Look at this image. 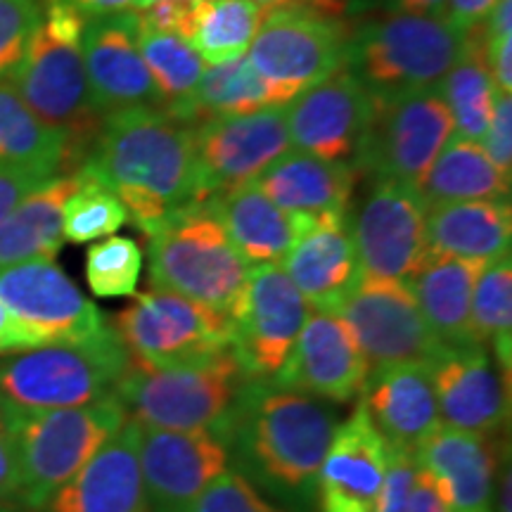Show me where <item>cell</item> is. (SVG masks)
Wrapping results in <instances>:
<instances>
[{"instance_id":"23","label":"cell","mask_w":512,"mask_h":512,"mask_svg":"<svg viewBox=\"0 0 512 512\" xmlns=\"http://www.w3.org/2000/svg\"><path fill=\"white\" fill-rule=\"evenodd\" d=\"M389 465V446L358 403L337 427L320 467L318 512H373Z\"/></svg>"},{"instance_id":"14","label":"cell","mask_w":512,"mask_h":512,"mask_svg":"<svg viewBox=\"0 0 512 512\" xmlns=\"http://www.w3.org/2000/svg\"><path fill=\"white\" fill-rule=\"evenodd\" d=\"M197 190L195 202L254 181L266 166L292 150L285 105L219 117L192 126Z\"/></svg>"},{"instance_id":"5","label":"cell","mask_w":512,"mask_h":512,"mask_svg":"<svg viewBox=\"0 0 512 512\" xmlns=\"http://www.w3.org/2000/svg\"><path fill=\"white\" fill-rule=\"evenodd\" d=\"M131 368L117 330L29 349L0 363V406L8 411H55L107 399Z\"/></svg>"},{"instance_id":"19","label":"cell","mask_w":512,"mask_h":512,"mask_svg":"<svg viewBox=\"0 0 512 512\" xmlns=\"http://www.w3.org/2000/svg\"><path fill=\"white\" fill-rule=\"evenodd\" d=\"M441 425L503 437L510 422V373L498 366L489 349H444L430 363Z\"/></svg>"},{"instance_id":"41","label":"cell","mask_w":512,"mask_h":512,"mask_svg":"<svg viewBox=\"0 0 512 512\" xmlns=\"http://www.w3.org/2000/svg\"><path fill=\"white\" fill-rule=\"evenodd\" d=\"M41 17L43 0H0V81L15 74Z\"/></svg>"},{"instance_id":"45","label":"cell","mask_w":512,"mask_h":512,"mask_svg":"<svg viewBox=\"0 0 512 512\" xmlns=\"http://www.w3.org/2000/svg\"><path fill=\"white\" fill-rule=\"evenodd\" d=\"M19 456L8 413L0 408V503H19Z\"/></svg>"},{"instance_id":"7","label":"cell","mask_w":512,"mask_h":512,"mask_svg":"<svg viewBox=\"0 0 512 512\" xmlns=\"http://www.w3.org/2000/svg\"><path fill=\"white\" fill-rule=\"evenodd\" d=\"M3 411L15 432L19 505L27 510H41L128 420L117 396L55 411Z\"/></svg>"},{"instance_id":"38","label":"cell","mask_w":512,"mask_h":512,"mask_svg":"<svg viewBox=\"0 0 512 512\" xmlns=\"http://www.w3.org/2000/svg\"><path fill=\"white\" fill-rule=\"evenodd\" d=\"M472 344L491 351L505 373L512 366V261L510 254L489 261L477 278L470 304Z\"/></svg>"},{"instance_id":"58","label":"cell","mask_w":512,"mask_h":512,"mask_svg":"<svg viewBox=\"0 0 512 512\" xmlns=\"http://www.w3.org/2000/svg\"><path fill=\"white\" fill-rule=\"evenodd\" d=\"M0 512H24V510H19V508H12V505H5V503H0Z\"/></svg>"},{"instance_id":"2","label":"cell","mask_w":512,"mask_h":512,"mask_svg":"<svg viewBox=\"0 0 512 512\" xmlns=\"http://www.w3.org/2000/svg\"><path fill=\"white\" fill-rule=\"evenodd\" d=\"M79 174L119 197L128 219L147 233L171 211L195 204L192 126L162 110H128L102 119Z\"/></svg>"},{"instance_id":"26","label":"cell","mask_w":512,"mask_h":512,"mask_svg":"<svg viewBox=\"0 0 512 512\" xmlns=\"http://www.w3.org/2000/svg\"><path fill=\"white\" fill-rule=\"evenodd\" d=\"M358 396L389 448L413 453L441 425L430 366L370 370Z\"/></svg>"},{"instance_id":"32","label":"cell","mask_w":512,"mask_h":512,"mask_svg":"<svg viewBox=\"0 0 512 512\" xmlns=\"http://www.w3.org/2000/svg\"><path fill=\"white\" fill-rule=\"evenodd\" d=\"M74 157L62 131L41 121L8 81H0V169L57 176Z\"/></svg>"},{"instance_id":"53","label":"cell","mask_w":512,"mask_h":512,"mask_svg":"<svg viewBox=\"0 0 512 512\" xmlns=\"http://www.w3.org/2000/svg\"><path fill=\"white\" fill-rule=\"evenodd\" d=\"M57 3L69 5V8L79 10L81 15H114V12L138 10V0H57Z\"/></svg>"},{"instance_id":"28","label":"cell","mask_w":512,"mask_h":512,"mask_svg":"<svg viewBox=\"0 0 512 512\" xmlns=\"http://www.w3.org/2000/svg\"><path fill=\"white\" fill-rule=\"evenodd\" d=\"M356 169L347 162H330L290 150L254 178L264 195L290 214H330L349 211L356 188Z\"/></svg>"},{"instance_id":"16","label":"cell","mask_w":512,"mask_h":512,"mask_svg":"<svg viewBox=\"0 0 512 512\" xmlns=\"http://www.w3.org/2000/svg\"><path fill=\"white\" fill-rule=\"evenodd\" d=\"M138 10L86 17L81 57L102 119L128 110H162L157 86L138 48Z\"/></svg>"},{"instance_id":"48","label":"cell","mask_w":512,"mask_h":512,"mask_svg":"<svg viewBox=\"0 0 512 512\" xmlns=\"http://www.w3.org/2000/svg\"><path fill=\"white\" fill-rule=\"evenodd\" d=\"M185 12H188V3H181V0H162V3H152L147 8L138 10V17L140 24L147 29L181 36Z\"/></svg>"},{"instance_id":"37","label":"cell","mask_w":512,"mask_h":512,"mask_svg":"<svg viewBox=\"0 0 512 512\" xmlns=\"http://www.w3.org/2000/svg\"><path fill=\"white\" fill-rule=\"evenodd\" d=\"M138 48L157 86L162 112L181 121L207 64L183 36L147 29L143 24L138 27Z\"/></svg>"},{"instance_id":"40","label":"cell","mask_w":512,"mask_h":512,"mask_svg":"<svg viewBox=\"0 0 512 512\" xmlns=\"http://www.w3.org/2000/svg\"><path fill=\"white\" fill-rule=\"evenodd\" d=\"M143 273V252L131 238H105L88 247L86 278L95 297H131Z\"/></svg>"},{"instance_id":"33","label":"cell","mask_w":512,"mask_h":512,"mask_svg":"<svg viewBox=\"0 0 512 512\" xmlns=\"http://www.w3.org/2000/svg\"><path fill=\"white\" fill-rule=\"evenodd\" d=\"M430 204L470 200H510V176L496 169L482 143L453 133L418 185Z\"/></svg>"},{"instance_id":"52","label":"cell","mask_w":512,"mask_h":512,"mask_svg":"<svg viewBox=\"0 0 512 512\" xmlns=\"http://www.w3.org/2000/svg\"><path fill=\"white\" fill-rule=\"evenodd\" d=\"M510 27H512V0H498L482 22L484 41L491 43V41H498V38L510 36Z\"/></svg>"},{"instance_id":"35","label":"cell","mask_w":512,"mask_h":512,"mask_svg":"<svg viewBox=\"0 0 512 512\" xmlns=\"http://www.w3.org/2000/svg\"><path fill=\"white\" fill-rule=\"evenodd\" d=\"M453 117V133L460 138L482 143L494 110V79L486 60V41L482 24L465 31L460 57L439 83Z\"/></svg>"},{"instance_id":"29","label":"cell","mask_w":512,"mask_h":512,"mask_svg":"<svg viewBox=\"0 0 512 512\" xmlns=\"http://www.w3.org/2000/svg\"><path fill=\"white\" fill-rule=\"evenodd\" d=\"M427 256L494 261L510 254V200L430 204L425 216Z\"/></svg>"},{"instance_id":"20","label":"cell","mask_w":512,"mask_h":512,"mask_svg":"<svg viewBox=\"0 0 512 512\" xmlns=\"http://www.w3.org/2000/svg\"><path fill=\"white\" fill-rule=\"evenodd\" d=\"M370 107L373 98L366 88L347 69H339L285 105L292 150L351 164L366 133Z\"/></svg>"},{"instance_id":"31","label":"cell","mask_w":512,"mask_h":512,"mask_svg":"<svg viewBox=\"0 0 512 512\" xmlns=\"http://www.w3.org/2000/svg\"><path fill=\"white\" fill-rule=\"evenodd\" d=\"M83 176H53L0 221V271L31 259L53 261L62 249V211Z\"/></svg>"},{"instance_id":"1","label":"cell","mask_w":512,"mask_h":512,"mask_svg":"<svg viewBox=\"0 0 512 512\" xmlns=\"http://www.w3.org/2000/svg\"><path fill=\"white\" fill-rule=\"evenodd\" d=\"M339 427L330 401L249 380L216 425L228 467L285 512H318L320 467Z\"/></svg>"},{"instance_id":"10","label":"cell","mask_w":512,"mask_h":512,"mask_svg":"<svg viewBox=\"0 0 512 512\" xmlns=\"http://www.w3.org/2000/svg\"><path fill=\"white\" fill-rule=\"evenodd\" d=\"M451 136L453 117L441 86L380 95L373 98L366 133L351 166L368 181L387 178L418 188Z\"/></svg>"},{"instance_id":"44","label":"cell","mask_w":512,"mask_h":512,"mask_svg":"<svg viewBox=\"0 0 512 512\" xmlns=\"http://www.w3.org/2000/svg\"><path fill=\"white\" fill-rule=\"evenodd\" d=\"M484 152L489 155L496 169L512 174V98L510 93H494V110L482 138Z\"/></svg>"},{"instance_id":"54","label":"cell","mask_w":512,"mask_h":512,"mask_svg":"<svg viewBox=\"0 0 512 512\" xmlns=\"http://www.w3.org/2000/svg\"><path fill=\"white\" fill-rule=\"evenodd\" d=\"M413 512H448L446 505L441 503V498L434 491V486L427 482L425 475L415 479V491H413Z\"/></svg>"},{"instance_id":"46","label":"cell","mask_w":512,"mask_h":512,"mask_svg":"<svg viewBox=\"0 0 512 512\" xmlns=\"http://www.w3.org/2000/svg\"><path fill=\"white\" fill-rule=\"evenodd\" d=\"M342 15L363 12H418V15H444L446 0H337Z\"/></svg>"},{"instance_id":"42","label":"cell","mask_w":512,"mask_h":512,"mask_svg":"<svg viewBox=\"0 0 512 512\" xmlns=\"http://www.w3.org/2000/svg\"><path fill=\"white\" fill-rule=\"evenodd\" d=\"M190 512H285L228 467L211 482Z\"/></svg>"},{"instance_id":"24","label":"cell","mask_w":512,"mask_h":512,"mask_svg":"<svg viewBox=\"0 0 512 512\" xmlns=\"http://www.w3.org/2000/svg\"><path fill=\"white\" fill-rule=\"evenodd\" d=\"M46 512H150L138 460V422L121 430L43 505Z\"/></svg>"},{"instance_id":"15","label":"cell","mask_w":512,"mask_h":512,"mask_svg":"<svg viewBox=\"0 0 512 512\" xmlns=\"http://www.w3.org/2000/svg\"><path fill=\"white\" fill-rule=\"evenodd\" d=\"M313 306L280 264L254 266L233 318V351L252 380H273L290 356Z\"/></svg>"},{"instance_id":"17","label":"cell","mask_w":512,"mask_h":512,"mask_svg":"<svg viewBox=\"0 0 512 512\" xmlns=\"http://www.w3.org/2000/svg\"><path fill=\"white\" fill-rule=\"evenodd\" d=\"M138 460L150 512H190L202 491L228 470L216 427L178 432L138 425Z\"/></svg>"},{"instance_id":"47","label":"cell","mask_w":512,"mask_h":512,"mask_svg":"<svg viewBox=\"0 0 512 512\" xmlns=\"http://www.w3.org/2000/svg\"><path fill=\"white\" fill-rule=\"evenodd\" d=\"M46 181H50V178L24 174V171L0 169V221H3L24 197L41 188Z\"/></svg>"},{"instance_id":"6","label":"cell","mask_w":512,"mask_h":512,"mask_svg":"<svg viewBox=\"0 0 512 512\" xmlns=\"http://www.w3.org/2000/svg\"><path fill=\"white\" fill-rule=\"evenodd\" d=\"M465 34L444 15L380 12L351 27L344 69L373 98L439 86Z\"/></svg>"},{"instance_id":"34","label":"cell","mask_w":512,"mask_h":512,"mask_svg":"<svg viewBox=\"0 0 512 512\" xmlns=\"http://www.w3.org/2000/svg\"><path fill=\"white\" fill-rule=\"evenodd\" d=\"M264 12L254 0H190L181 36L204 64L238 60L252 46Z\"/></svg>"},{"instance_id":"27","label":"cell","mask_w":512,"mask_h":512,"mask_svg":"<svg viewBox=\"0 0 512 512\" xmlns=\"http://www.w3.org/2000/svg\"><path fill=\"white\" fill-rule=\"evenodd\" d=\"M207 202L219 216L233 247L252 268L280 264L287 249L313 219L280 209L252 181L221 192Z\"/></svg>"},{"instance_id":"51","label":"cell","mask_w":512,"mask_h":512,"mask_svg":"<svg viewBox=\"0 0 512 512\" xmlns=\"http://www.w3.org/2000/svg\"><path fill=\"white\" fill-rule=\"evenodd\" d=\"M486 60H489L491 79H494L496 91H512V36L498 38V41L486 43Z\"/></svg>"},{"instance_id":"57","label":"cell","mask_w":512,"mask_h":512,"mask_svg":"<svg viewBox=\"0 0 512 512\" xmlns=\"http://www.w3.org/2000/svg\"><path fill=\"white\" fill-rule=\"evenodd\" d=\"M152 3H162V0H138V10H143V8H147V5H152ZM181 3H190V0H181Z\"/></svg>"},{"instance_id":"50","label":"cell","mask_w":512,"mask_h":512,"mask_svg":"<svg viewBox=\"0 0 512 512\" xmlns=\"http://www.w3.org/2000/svg\"><path fill=\"white\" fill-rule=\"evenodd\" d=\"M496 3L498 0H446L444 17L465 34L479 27Z\"/></svg>"},{"instance_id":"18","label":"cell","mask_w":512,"mask_h":512,"mask_svg":"<svg viewBox=\"0 0 512 512\" xmlns=\"http://www.w3.org/2000/svg\"><path fill=\"white\" fill-rule=\"evenodd\" d=\"M0 302L22 320L43 347L91 337L105 316L50 259H31L0 271Z\"/></svg>"},{"instance_id":"25","label":"cell","mask_w":512,"mask_h":512,"mask_svg":"<svg viewBox=\"0 0 512 512\" xmlns=\"http://www.w3.org/2000/svg\"><path fill=\"white\" fill-rule=\"evenodd\" d=\"M280 266L313 311L332 313L361 275L347 226V211L313 216L287 249Z\"/></svg>"},{"instance_id":"9","label":"cell","mask_w":512,"mask_h":512,"mask_svg":"<svg viewBox=\"0 0 512 512\" xmlns=\"http://www.w3.org/2000/svg\"><path fill=\"white\" fill-rule=\"evenodd\" d=\"M351 24L306 5L264 12L247 50L256 74L266 81L273 105H287L294 95L344 69Z\"/></svg>"},{"instance_id":"39","label":"cell","mask_w":512,"mask_h":512,"mask_svg":"<svg viewBox=\"0 0 512 512\" xmlns=\"http://www.w3.org/2000/svg\"><path fill=\"white\" fill-rule=\"evenodd\" d=\"M128 221L119 197L100 183L83 176L79 190L69 197L62 211V238L74 245L100 240L112 235Z\"/></svg>"},{"instance_id":"22","label":"cell","mask_w":512,"mask_h":512,"mask_svg":"<svg viewBox=\"0 0 512 512\" xmlns=\"http://www.w3.org/2000/svg\"><path fill=\"white\" fill-rule=\"evenodd\" d=\"M505 439L439 425L413 451L415 467L448 512H494L498 456Z\"/></svg>"},{"instance_id":"8","label":"cell","mask_w":512,"mask_h":512,"mask_svg":"<svg viewBox=\"0 0 512 512\" xmlns=\"http://www.w3.org/2000/svg\"><path fill=\"white\" fill-rule=\"evenodd\" d=\"M252 380L233 351L190 368L152 370L131 361L114 396L138 425L159 430H214Z\"/></svg>"},{"instance_id":"30","label":"cell","mask_w":512,"mask_h":512,"mask_svg":"<svg viewBox=\"0 0 512 512\" xmlns=\"http://www.w3.org/2000/svg\"><path fill=\"white\" fill-rule=\"evenodd\" d=\"M489 261L458 256H427L408 280L422 318L448 349L470 347V304L477 278Z\"/></svg>"},{"instance_id":"49","label":"cell","mask_w":512,"mask_h":512,"mask_svg":"<svg viewBox=\"0 0 512 512\" xmlns=\"http://www.w3.org/2000/svg\"><path fill=\"white\" fill-rule=\"evenodd\" d=\"M38 347H43L41 339L0 302V351H29Z\"/></svg>"},{"instance_id":"36","label":"cell","mask_w":512,"mask_h":512,"mask_svg":"<svg viewBox=\"0 0 512 512\" xmlns=\"http://www.w3.org/2000/svg\"><path fill=\"white\" fill-rule=\"evenodd\" d=\"M268 105H273L271 91L245 55L204 67L181 124L197 126L202 121L247 114Z\"/></svg>"},{"instance_id":"43","label":"cell","mask_w":512,"mask_h":512,"mask_svg":"<svg viewBox=\"0 0 512 512\" xmlns=\"http://www.w3.org/2000/svg\"><path fill=\"white\" fill-rule=\"evenodd\" d=\"M418 467L411 451L389 448V465L373 512H413Z\"/></svg>"},{"instance_id":"4","label":"cell","mask_w":512,"mask_h":512,"mask_svg":"<svg viewBox=\"0 0 512 512\" xmlns=\"http://www.w3.org/2000/svg\"><path fill=\"white\" fill-rule=\"evenodd\" d=\"M86 15L57 0H43V17L8 83L29 110L62 131L72 152H86L102 117L95 110L81 57Z\"/></svg>"},{"instance_id":"12","label":"cell","mask_w":512,"mask_h":512,"mask_svg":"<svg viewBox=\"0 0 512 512\" xmlns=\"http://www.w3.org/2000/svg\"><path fill=\"white\" fill-rule=\"evenodd\" d=\"M332 313L347 325L370 370L411 363L430 366L446 349L403 280L358 275Z\"/></svg>"},{"instance_id":"11","label":"cell","mask_w":512,"mask_h":512,"mask_svg":"<svg viewBox=\"0 0 512 512\" xmlns=\"http://www.w3.org/2000/svg\"><path fill=\"white\" fill-rule=\"evenodd\" d=\"M112 328L131 361L152 370L202 366L233 344V320L166 290L138 294Z\"/></svg>"},{"instance_id":"13","label":"cell","mask_w":512,"mask_h":512,"mask_svg":"<svg viewBox=\"0 0 512 512\" xmlns=\"http://www.w3.org/2000/svg\"><path fill=\"white\" fill-rule=\"evenodd\" d=\"M427 204L415 185L377 178L347 211L358 271L370 278L408 280L427 261Z\"/></svg>"},{"instance_id":"55","label":"cell","mask_w":512,"mask_h":512,"mask_svg":"<svg viewBox=\"0 0 512 512\" xmlns=\"http://www.w3.org/2000/svg\"><path fill=\"white\" fill-rule=\"evenodd\" d=\"M306 8L328 12V15H335V17H342L337 0H309V3H306Z\"/></svg>"},{"instance_id":"56","label":"cell","mask_w":512,"mask_h":512,"mask_svg":"<svg viewBox=\"0 0 512 512\" xmlns=\"http://www.w3.org/2000/svg\"><path fill=\"white\" fill-rule=\"evenodd\" d=\"M256 5H261L264 10H273V8H290V5H306L309 0H254Z\"/></svg>"},{"instance_id":"21","label":"cell","mask_w":512,"mask_h":512,"mask_svg":"<svg viewBox=\"0 0 512 512\" xmlns=\"http://www.w3.org/2000/svg\"><path fill=\"white\" fill-rule=\"evenodd\" d=\"M368 361L347 325L330 311H311L273 384L330 403H349L368 380Z\"/></svg>"},{"instance_id":"3","label":"cell","mask_w":512,"mask_h":512,"mask_svg":"<svg viewBox=\"0 0 512 512\" xmlns=\"http://www.w3.org/2000/svg\"><path fill=\"white\" fill-rule=\"evenodd\" d=\"M145 235L152 290L181 294L235 318L252 266L233 247L209 202L171 211Z\"/></svg>"}]
</instances>
